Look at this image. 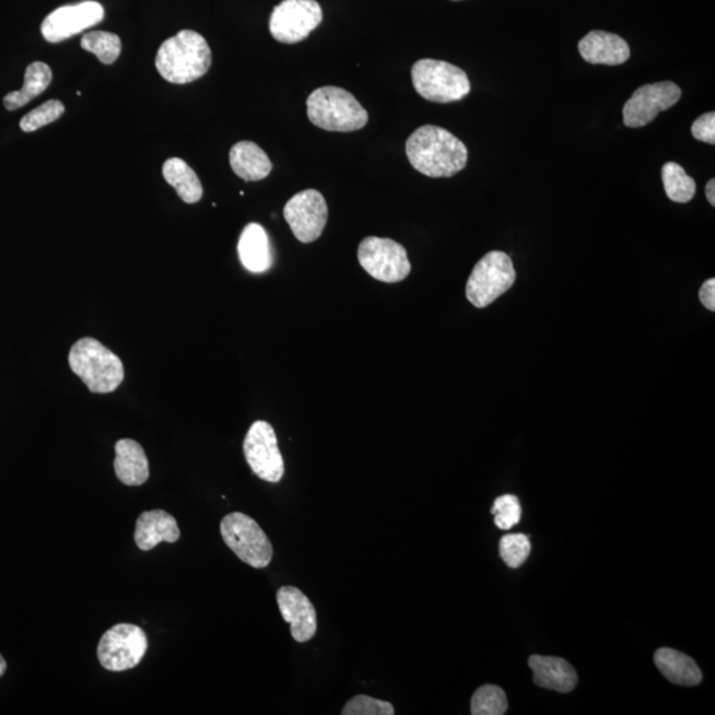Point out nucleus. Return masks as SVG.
I'll return each mask as SVG.
<instances>
[{"label":"nucleus","instance_id":"39448f33","mask_svg":"<svg viewBox=\"0 0 715 715\" xmlns=\"http://www.w3.org/2000/svg\"><path fill=\"white\" fill-rule=\"evenodd\" d=\"M411 77L413 87L426 102L456 103L470 92L468 74L447 61L419 60L411 69Z\"/></svg>","mask_w":715,"mask_h":715},{"label":"nucleus","instance_id":"aec40b11","mask_svg":"<svg viewBox=\"0 0 715 715\" xmlns=\"http://www.w3.org/2000/svg\"><path fill=\"white\" fill-rule=\"evenodd\" d=\"M115 472L128 487H140L149 480L150 469L145 450L140 443L122 438L116 444Z\"/></svg>","mask_w":715,"mask_h":715},{"label":"nucleus","instance_id":"4be33fe9","mask_svg":"<svg viewBox=\"0 0 715 715\" xmlns=\"http://www.w3.org/2000/svg\"><path fill=\"white\" fill-rule=\"evenodd\" d=\"M655 664L665 679L681 687H695L702 681V672L692 657L670 648L658 649Z\"/></svg>","mask_w":715,"mask_h":715},{"label":"nucleus","instance_id":"4468645a","mask_svg":"<svg viewBox=\"0 0 715 715\" xmlns=\"http://www.w3.org/2000/svg\"><path fill=\"white\" fill-rule=\"evenodd\" d=\"M104 17L103 5L94 0L62 5L44 19L42 34L49 43L65 42L102 23Z\"/></svg>","mask_w":715,"mask_h":715},{"label":"nucleus","instance_id":"473e14b6","mask_svg":"<svg viewBox=\"0 0 715 715\" xmlns=\"http://www.w3.org/2000/svg\"><path fill=\"white\" fill-rule=\"evenodd\" d=\"M700 300L702 305L706 307V309L714 312L715 310V280L711 279L705 282L704 285H702L700 290Z\"/></svg>","mask_w":715,"mask_h":715},{"label":"nucleus","instance_id":"cd10ccee","mask_svg":"<svg viewBox=\"0 0 715 715\" xmlns=\"http://www.w3.org/2000/svg\"><path fill=\"white\" fill-rule=\"evenodd\" d=\"M531 553V543L529 536L526 535H507L501 538L500 555L511 569H518L528 561Z\"/></svg>","mask_w":715,"mask_h":715},{"label":"nucleus","instance_id":"dca6fc26","mask_svg":"<svg viewBox=\"0 0 715 715\" xmlns=\"http://www.w3.org/2000/svg\"><path fill=\"white\" fill-rule=\"evenodd\" d=\"M579 54L591 65L622 66L630 59L629 43L606 31H593L579 42Z\"/></svg>","mask_w":715,"mask_h":715},{"label":"nucleus","instance_id":"7ed1b4c3","mask_svg":"<svg viewBox=\"0 0 715 715\" xmlns=\"http://www.w3.org/2000/svg\"><path fill=\"white\" fill-rule=\"evenodd\" d=\"M307 117L317 128L328 131L361 130L368 122V113L348 91L338 86H323L306 99Z\"/></svg>","mask_w":715,"mask_h":715},{"label":"nucleus","instance_id":"412c9836","mask_svg":"<svg viewBox=\"0 0 715 715\" xmlns=\"http://www.w3.org/2000/svg\"><path fill=\"white\" fill-rule=\"evenodd\" d=\"M230 163L237 177L246 181L266 179L273 168L265 150L250 141L235 143L230 152Z\"/></svg>","mask_w":715,"mask_h":715},{"label":"nucleus","instance_id":"9b49d317","mask_svg":"<svg viewBox=\"0 0 715 715\" xmlns=\"http://www.w3.org/2000/svg\"><path fill=\"white\" fill-rule=\"evenodd\" d=\"M244 456L253 472L267 482H280L285 473L284 459L273 426L265 420L250 425L243 444Z\"/></svg>","mask_w":715,"mask_h":715},{"label":"nucleus","instance_id":"a211bd4d","mask_svg":"<svg viewBox=\"0 0 715 715\" xmlns=\"http://www.w3.org/2000/svg\"><path fill=\"white\" fill-rule=\"evenodd\" d=\"M237 253L243 267L249 272L265 273L273 266L271 242L260 224L246 225L238 238Z\"/></svg>","mask_w":715,"mask_h":715},{"label":"nucleus","instance_id":"bb28decb","mask_svg":"<svg viewBox=\"0 0 715 715\" xmlns=\"http://www.w3.org/2000/svg\"><path fill=\"white\" fill-rule=\"evenodd\" d=\"M507 711L506 694L495 685H484L476 690L470 713L473 715H503Z\"/></svg>","mask_w":715,"mask_h":715},{"label":"nucleus","instance_id":"9d476101","mask_svg":"<svg viewBox=\"0 0 715 715\" xmlns=\"http://www.w3.org/2000/svg\"><path fill=\"white\" fill-rule=\"evenodd\" d=\"M324 12L317 0H282L269 19L274 40L297 44L307 39L323 23Z\"/></svg>","mask_w":715,"mask_h":715},{"label":"nucleus","instance_id":"c9c22d12","mask_svg":"<svg viewBox=\"0 0 715 715\" xmlns=\"http://www.w3.org/2000/svg\"><path fill=\"white\" fill-rule=\"evenodd\" d=\"M452 2H460V0H452Z\"/></svg>","mask_w":715,"mask_h":715},{"label":"nucleus","instance_id":"a878e982","mask_svg":"<svg viewBox=\"0 0 715 715\" xmlns=\"http://www.w3.org/2000/svg\"><path fill=\"white\" fill-rule=\"evenodd\" d=\"M81 48L97 56L103 65H113L121 55L122 43L116 34L106 31H92L81 39Z\"/></svg>","mask_w":715,"mask_h":715},{"label":"nucleus","instance_id":"c756f323","mask_svg":"<svg viewBox=\"0 0 715 715\" xmlns=\"http://www.w3.org/2000/svg\"><path fill=\"white\" fill-rule=\"evenodd\" d=\"M492 514L494 524L499 529L511 530L519 524L523 509H520L519 500L516 495L505 494L494 501Z\"/></svg>","mask_w":715,"mask_h":715},{"label":"nucleus","instance_id":"c85d7f7f","mask_svg":"<svg viewBox=\"0 0 715 715\" xmlns=\"http://www.w3.org/2000/svg\"><path fill=\"white\" fill-rule=\"evenodd\" d=\"M66 106L59 99H49L44 103L39 108L30 112L24 116L21 121V129L26 133H33L47 125L52 124L65 115Z\"/></svg>","mask_w":715,"mask_h":715},{"label":"nucleus","instance_id":"f3484780","mask_svg":"<svg viewBox=\"0 0 715 715\" xmlns=\"http://www.w3.org/2000/svg\"><path fill=\"white\" fill-rule=\"evenodd\" d=\"M179 538L177 519L165 511L143 512L137 519L134 541L142 551L153 550L162 542L175 543Z\"/></svg>","mask_w":715,"mask_h":715},{"label":"nucleus","instance_id":"1a4fd4ad","mask_svg":"<svg viewBox=\"0 0 715 715\" xmlns=\"http://www.w3.org/2000/svg\"><path fill=\"white\" fill-rule=\"evenodd\" d=\"M148 650V637L140 626L117 624L99 640L97 656L103 668L110 672L133 669L143 660Z\"/></svg>","mask_w":715,"mask_h":715},{"label":"nucleus","instance_id":"f257e3e1","mask_svg":"<svg viewBox=\"0 0 715 715\" xmlns=\"http://www.w3.org/2000/svg\"><path fill=\"white\" fill-rule=\"evenodd\" d=\"M413 168L430 178H450L466 168L468 149L456 136L435 125L417 129L406 142Z\"/></svg>","mask_w":715,"mask_h":715},{"label":"nucleus","instance_id":"393cba45","mask_svg":"<svg viewBox=\"0 0 715 715\" xmlns=\"http://www.w3.org/2000/svg\"><path fill=\"white\" fill-rule=\"evenodd\" d=\"M665 194L676 203H689L698 191V185L679 163H665L661 172Z\"/></svg>","mask_w":715,"mask_h":715},{"label":"nucleus","instance_id":"2f4dec72","mask_svg":"<svg viewBox=\"0 0 715 715\" xmlns=\"http://www.w3.org/2000/svg\"><path fill=\"white\" fill-rule=\"evenodd\" d=\"M692 134L695 140L701 142L715 143V113L708 112L706 115L695 119L692 125Z\"/></svg>","mask_w":715,"mask_h":715},{"label":"nucleus","instance_id":"6ab92c4d","mask_svg":"<svg viewBox=\"0 0 715 715\" xmlns=\"http://www.w3.org/2000/svg\"><path fill=\"white\" fill-rule=\"evenodd\" d=\"M529 667L538 687L570 693L578 683V675L573 665L563 658L532 655L529 658Z\"/></svg>","mask_w":715,"mask_h":715},{"label":"nucleus","instance_id":"20e7f679","mask_svg":"<svg viewBox=\"0 0 715 715\" xmlns=\"http://www.w3.org/2000/svg\"><path fill=\"white\" fill-rule=\"evenodd\" d=\"M69 366L91 392L116 391L125 378L122 361L102 342L86 337L69 351Z\"/></svg>","mask_w":715,"mask_h":715},{"label":"nucleus","instance_id":"ddd939ff","mask_svg":"<svg viewBox=\"0 0 715 715\" xmlns=\"http://www.w3.org/2000/svg\"><path fill=\"white\" fill-rule=\"evenodd\" d=\"M681 94V87L672 81L640 86L624 105L625 127H647L661 112L679 103Z\"/></svg>","mask_w":715,"mask_h":715},{"label":"nucleus","instance_id":"72a5a7b5","mask_svg":"<svg viewBox=\"0 0 715 715\" xmlns=\"http://www.w3.org/2000/svg\"><path fill=\"white\" fill-rule=\"evenodd\" d=\"M706 198L708 200V203L712 206H715V180L711 179L707 181L706 185Z\"/></svg>","mask_w":715,"mask_h":715},{"label":"nucleus","instance_id":"2eb2a0df","mask_svg":"<svg viewBox=\"0 0 715 715\" xmlns=\"http://www.w3.org/2000/svg\"><path fill=\"white\" fill-rule=\"evenodd\" d=\"M281 617L291 624L292 637L304 644L316 636L317 612L307 596L297 587L284 586L278 591Z\"/></svg>","mask_w":715,"mask_h":715},{"label":"nucleus","instance_id":"0eeeda50","mask_svg":"<svg viewBox=\"0 0 715 715\" xmlns=\"http://www.w3.org/2000/svg\"><path fill=\"white\" fill-rule=\"evenodd\" d=\"M516 269L509 255L492 250L477 262L467 282V298L476 307H487L511 290Z\"/></svg>","mask_w":715,"mask_h":715},{"label":"nucleus","instance_id":"f704fd0d","mask_svg":"<svg viewBox=\"0 0 715 715\" xmlns=\"http://www.w3.org/2000/svg\"><path fill=\"white\" fill-rule=\"evenodd\" d=\"M5 669H8V664H5L4 658L0 655V677L5 673Z\"/></svg>","mask_w":715,"mask_h":715},{"label":"nucleus","instance_id":"423d86ee","mask_svg":"<svg viewBox=\"0 0 715 715\" xmlns=\"http://www.w3.org/2000/svg\"><path fill=\"white\" fill-rule=\"evenodd\" d=\"M223 541L238 560L254 569H266L273 558V546L266 531L247 514L235 512L222 519Z\"/></svg>","mask_w":715,"mask_h":715},{"label":"nucleus","instance_id":"6e6552de","mask_svg":"<svg viewBox=\"0 0 715 715\" xmlns=\"http://www.w3.org/2000/svg\"><path fill=\"white\" fill-rule=\"evenodd\" d=\"M358 260L372 278L387 284L403 281L411 273L406 248L392 238H363L358 248Z\"/></svg>","mask_w":715,"mask_h":715},{"label":"nucleus","instance_id":"7c9ffc66","mask_svg":"<svg viewBox=\"0 0 715 715\" xmlns=\"http://www.w3.org/2000/svg\"><path fill=\"white\" fill-rule=\"evenodd\" d=\"M342 715H394V706L390 702L376 700L370 695L360 694L351 699L344 705Z\"/></svg>","mask_w":715,"mask_h":715},{"label":"nucleus","instance_id":"f8f14e48","mask_svg":"<svg viewBox=\"0 0 715 715\" xmlns=\"http://www.w3.org/2000/svg\"><path fill=\"white\" fill-rule=\"evenodd\" d=\"M328 204L321 192L304 190L290 199L284 218L297 241L309 244L318 241L328 223Z\"/></svg>","mask_w":715,"mask_h":715},{"label":"nucleus","instance_id":"f03ea898","mask_svg":"<svg viewBox=\"0 0 715 715\" xmlns=\"http://www.w3.org/2000/svg\"><path fill=\"white\" fill-rule=\"evenodd\" d=\"M212 52L209 43L196 31L184 30L159 49L155 67L172 84H188L210 71Z\"/></svg>","mask_w":715,"mask_h":715},{"label":"nucleus","instance_id":"b1692460","mask_svg":"<svg viewBox=\"0 0 715 715\" xmlns=\"http://www.w3.org/2000/svg\"><path fill=\"white\" fill-rule=\"evenodd\" d=\"M163 178L175 188L187 204H196L203 197V186L196 172L184 160L171 159L162 168Z\"/></svg>","mask_w":715,"mask_h":715},{"label":"nucleus","instance_id":"5701e85b","mask_svg":"<svg viewBox=\"0 0 715 715\" xmlns=\"http://www.w3.org/2000/svg\"><path fill=\"white\" fill-rule=\"evenodd\" d=\"M52 81V71L46 62L35 61L30 65L24 74V85L21 91L11 92L3 98L4 108L12 112L23 108L47 90Z\"/></svg>","mask_w":715,"mask_h":715}]
</instances>
